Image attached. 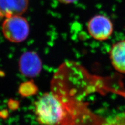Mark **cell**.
Segmentation results:
<instances>
[{"instance_id":"cell-1","label":"cell","mask_w":125,"mask_h":125,"mask_svg":"<svg viewBox=\"0 0 125 125\" xmlns=\"http://www.w3.org/2000/svg\"><path fill=\"white\" fill-rule=\"evenodd\" d=\"M102 79L91 75L83 65L73 61L64 62L54 73L51 91L62 102L64 115L58 125H105L102 118L88 107L83 100Z\"/></svg>"},{"instance_id":"cell-2","label":"cell","mask_w":125,"mask_h":125,"mask_svg":"<svg viewBox=\"0 0 125 125\" xmlns=\"http://www.w3.org/2000/svg\"><path fill=\"white\" fill-rule=\"evenodd\" d=\"M34 111L38 122L42 125H58L64 115L62 102L51 91L38 99Z\"/></svg>"},{"instance_id":"cell-3","label":"cell","mask_w":125,"mask_h":125,"mask_svg":"<svg viewBox=\"0 0 125 125\" xmlns=\"http://www.w3.org/2000/svg\"><path fill=\"white\" fill-rule=\"evenodd\" d=\"M4 37L9 41L19 43L25 41L30 33V26L28 21L22 15L5 17L2 25Z\"/></svg>"},{"instance_id":"cell-4","label":"cell","mask_w":125,"mask_h":125,"mask_svg":"<svg viewBox=\"0 0 125 125\" xmlns=\"http://www.w3.org/2000/svg\"><path fill=\"white\" fill-rule=\"evenodd\" d=\"M87 30L93 39L98 41H105L112 35L114 26L111 19L106 16L96 15L90 19Z\"/></svg>"},{"instance_id":"cell-5","label":"cell","mask_w":125,"mask_h":125,"mask_svg":"<svg viewBox=\"0 0 125 125\" xmlns=\"http://www.w3.org/2000/svg\"><path fill=\"white\" fill-rule=\"evenodd\" d=\"M19 69L22 75L26 77H36L42 70V62L39 55L33 51L23 53L19 58Z\"/></svg>"},{"instance_id":"cell-6","label":"cell","mask_w":125,"mask_h":125,"mask_svg":"<svg viewBox=\"0 0 125 125\" xmlns=\"http://www.w3.org/2000/svg\"><path fill=\"white\" fill-rule=\"evenodd\" d=\"M29 0H0V10L3 16L22 15L29 7Z\"/></svg>"},{"instance_id":"cell-7","label":"cell","mask_w":125,"mask_h":125,"mask_svg":"<svg viewBox=\"0 0 125 125\" xmlns=\"http://www.w3.org/2000/svg\"><path fill=\"white\" fill-rule=\"evenodd\" d=\"M109 54L113 67L117 72L125 73V39L113 44Z\"/></svg>"},{"instance_id":"cell-8","label":"cell","mask_w":125,"mask_h":125,"mask_svg":"<svg viewBox=\"0 0 125 125\" xmlns=\"http://www.w3.org/2000/svg\"><path fill=\"white\" fill-rule=\"evenodd\" d=\"M57 1L64 4H70L76 2L78 0H57Z\"/></svg>"},{"instance_id":"cell-9","label":"cell","mask_w":125,"mask_h":125,"mask_svg":"<svg viewBox=\"0 0 125 125\" xmlns=\"http://www.w3.org/2000/svg\"><path fill=\"white\" fill-rule=\"evenodd\" d=\"M3 17H4L2 13H1V10H0V21H2V18H3Z\"/></svg>"}]
</instances>
